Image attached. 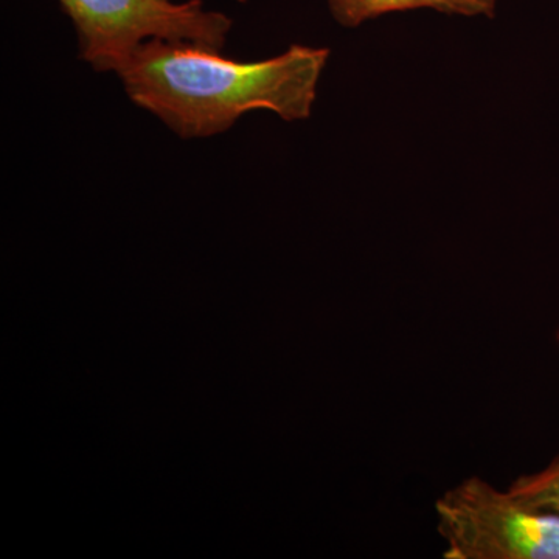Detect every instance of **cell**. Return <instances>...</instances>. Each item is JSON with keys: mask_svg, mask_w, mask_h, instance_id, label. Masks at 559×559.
I'll use <instances>...</instances> for the list:
<instances>
[{"mask_svg": "<svg viewBox=\"0 0 559 559\" xmlns=\"http://www.w3.org/2000/svg\"><path fill=\"white\" fill-rule=\"evenodd\" d=\"M448 559H559V513L469 477L436 502Z\"/></svg>", "mask_w": 559, "mask_h": 559, "instance_id": "3957f363", "label": "cell"}, {"mask_svg": "<svg viewBox=\"0 0 559 559\" xmlns=\"http://www.w3.org/2000/svg\"><path fill=\"white\" fill-rule=\"evenodd\" d=\"M238 3H248L250 0H237Z\"/></svg>", "mask_w": 559, "mask_h": 559, "instance_id": "8992f818", "label": "cell"}, {"mask_svg": "<svg viewBox=\"0 0 559 559\" xmlns=\"http://www.w3.org/2000/svg\"><path fill=\"white\" fill-rule=\"evenodd\" d=\"M326 3L333 20L345 28H358L385 14L414 10L492 20L498 9V0H326Z\"/></svg>", "mask_w": 559, "mask_h": 559, "instance_id": "277c9868", "label": "cell"}, {"mask_svg": "<svg viewBox=\"0 0 559 559\" xmlns=\"http://www.w3.org/2000/svg\"><path fill=\"white\" fill-rule=\"evenodd\" d=\"M509 492L533 509L559 513V455L546 469L518 477Z\"/></svg>", "mask_w": 559, "mask_h": 559, "instance_id": "5b68a950", "label": "cell"}, {"mask_svg": "<svg viewBox=\"0 0 559 559\" xmlns=\"http://www.w3.org/2000/svg\"><path fill=\"white\" fill-rule=\"evenodd\" d=\"M75 27L80 60L114 72L151 39L186 40L223 50L234 21L202 0H58Z\"/></svg>", "mask_w": 559, "mask_h": 559, "instance_id": "7a4b0ae2", "label": "cell"}, {"mask_svg": "<svg viewBox=\"0 0 559 559\" xmlns=\"http://www.w3.org/2000/svg\"><path fill=\"white\" fill-rule=\"evenodd\" d=\"M330 50L293 44L270 60H229L221 50L186 40L151 39L117 75L128 98L178 138L209 139L252 110L285 121L310 119Z\"/></svg>", "mask_w": 559, "mask_h": 559, "instance_id": "6da1fadb", "label": "cell"}]
</instances>
